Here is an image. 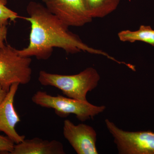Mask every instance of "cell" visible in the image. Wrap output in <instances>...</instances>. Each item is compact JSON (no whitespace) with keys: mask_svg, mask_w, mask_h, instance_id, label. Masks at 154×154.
I'll use <instances>...</instances> for the list:
<instances>
[{"mask_svg":"<svg viewBox=\"0 0 154 154\" xmlns=\"http://www.w3.org/2000/svg\"><path fill=\"white\" fill-rule=\"evenodd\" d=\"M27 12L28 17L22 18L30 22L31 30L28 46L18 50L19 53L22 56L35 57L38 60H46L51 56L53 48H58L68 54L84 51L104 56L120 63L107 53L85 44L45 6L36 2H30L27 6Z\"/></svg>","mask_w":154,"mask_h":154,"instance_id":"1","label":"cell"},{"mask_svg":"<svg viewBox=\"0 0 154 154\" xmlns=\"http://www.w3.org/2000/svg\"><path fill=\"white\" fill-rule=\"evenodd\" d=\"M8 29L7 26H4L0 28V49L5 46L4 43L7 38Z\"/></svg>","mask_w":154,"mask_h":154,"instance_id":"14","label":"cell"},{"mask_svg":"<svg viewBox=\"0 0 154 154\" xmlns=\"http://www.w3.org/2000/svg\"><path fill=\"white\" fill-rule=\"evenodd\" d=\"M100 76L96 69L88 67L77 74L62 75L40 71L38 81L43 86L59 89L69 98L81 102H88L87 94L96 88Z\"/></svg>","mask_w":154,"mask_h":154,"instance_id":"2","label":"cell"},{"mask_svg":"<svg viewBox=\"0 0 154 154\" xmlns=\"http://www.w3.org/2000/svg\"><path fill=\"white\" fill-rule=\"evenodd\" d=\"M14 146L15 143L10 138L0 135V153L11 154Z\"/></svg>","mask_w":154,"mask_h":154,"instance_id":"13","label":"cell"},{"mask_svg":"<svg viewBox=\"0 0 154 154\" xmlns=\"http://www.w3.org/2000/svg\"><path fill=\"white\" fill-rule=\"evenodd\" d=\"M8 92L6 91L4 88L0 85V104L2 103L3 100L5 98Z\"/></svg>","mask_w":154,"mask_h":154,"instance_id":"15","label":"cell"},{"mask_svg":"<svg viewBox=\"0 0 154 154\" xmlns=\"http://www.w3.org/2000/svg\"><path fill=\"white\" fill-rule=\"evenodd\" d=\"M19 17L18 14L7 8L5 4L2 0H0V28L4 26H7L9 20L15 21Z\"/></svg>","mask_w":154,"mask_h":154,"instance_id":"12","label":"cell"},{"mask_svg":"<svg viewBox=\"0 0 154 154\" xmlns=\"http://www.w3.org/2000/svg\"><path fill=\"white\" fill-rule=\"evenodd\" d=\"M63 144L56 140H43L38 137L24 140L15 145L11 154H64Z\"/></svg>","mask_w":154,"mask_h":154,"instance_id":"9","label":"cell"},{"mask_svg":"<svg viewBox=\"0 0 154 154\" xmlns=\"http://www.w3.org/2000/svg\"><path fill=\"white\" fill-rule=\"evenodd\" d=\"M120 0H83L88 13L92 18L106 17L115 11Z\"/></svg>","mask_w":154,"mask_h":154,"instance_id":"10","label":"cell"},{"mask_svg":"<svg viewBox=\"0 0 154 154\" xmlns=\"http://www.w3.org/2000/svg\"><path fill=\"white\" fill-rule=\"evenodd\" d=\"M30 57L22 56L11 45L0 49V85L8 92L15 83L27 85L31 81L32 71Z\"/></svg>","mask_w":154,"mask_h":154,"instance_id":"4","label":"cell"},{"mask_svg":"<svg viewBox=\"0 0 154 154\" xmlns=\"http://www.w3.org/2000/svg\"><path fill=\"white\" fill-rule=\"evenodd\" d=\"M105 123L119 154H154V132L125 131L108 119H105Z\"/></svg>","mask_w":154,"mask_h":154,"instance_id":"5","label":"cell"},{"mask_svg":"<svg viewBox=\"0 0 154 154\" xmlns=\"http://www.w3.org/2000/svg\"><path fill=\"white\" fill-rule=\"evenodd\" d=\"M19 85L15 83L11 85L5 98L0 104V131L5 133L16 144L22 142L25 139V135L19 134L15 129L16 125L21 121L14 106V98Z\"/></svg>","mask_w":154,"mask_h":154,"instance_id":"8","label":"cell"},{"mask_svg":"<svg viewBox=\"0 0 154 154\" xmlns=\"http://www.w3.org/2000/svg\"><path fill=\"white\" fill-rule=\"evenodd\" d=\"M119 40L124 42L142 41L154 46V30L149 26L141 25L136 31L124 30L118 33Z\"/></svg>","mask_w":154,"mask_h":154,"instance_id":"11","label":"cell"},{"mask_svg":"<svg viewBox=\"0 0 154 154\" xmlns=\"http://www.w3.org/2000/svg\"><path fill=\"white\" fill-rule=\"evenodd\" d=\"M32 101L41 107L54 109L56 114L61 117L65 118L72 114L82 122L94 118L106 108L105 106H96L88 102H81L59 94L51 96L42 91H37L32 96Z\"/></svg>","mask_w":154,"mask_h":154,"instance_id":"3","label":"cell"},{"mask_svg":"<svg viewBox=\"0 0 154 154\" xmlns=\"http://www.w3.org/2000/svg\"><path fill=\"white\" fill-rule=\"evenodd\" d=\"M63 134L77 154H98L96 144L97 134L90 125L83 123L75 125L69 119H66Z\"/></svg>","mask_w":154,"mask_h":154,"instance_id":"7","label":"cell"},{"mask_svg":"<svg viewBox=\"0 0 154 154\" xmlns=\"http://www.w3.org/2000/svg\"><path fill=\"white\" fill-rule=\"evenodd\" d=\"M50 12L68 27H82L93 18L83 0H42Z\"/></svg>","mask_w":154,"mask_h":154,"instance_id":"6","label":"cell"}]
</instances>
